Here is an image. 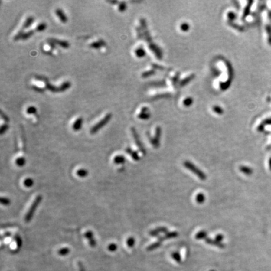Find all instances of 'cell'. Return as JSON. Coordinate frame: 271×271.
<instances>
[{"instance_id":"cell-32","label":"cell","mask_w":271,"mask_h":271,"mask_svg":"<svg viewBox=\"0 0 271 271\" xmlns=\"http://www.w3.org/2000/svg\"><path fill=\"white\" fill-rule=\"evenodd\" d=\"M23 34H24V33L23 31V30H20L18 33L16 34V35H15V37H13L14 40L17 41V40H20V38H22V37H23Z\"/></svg>"},{"instance_id":"cell-13","label":"cell","mask_w":271,"mask_h":271,"mask_svg":"<svg viewBox=\"0 0 271 271\" xmlns=\"http://www.w3.org/2000/svg\"><path fill=\"white\" fill-rule=\"evenodd\" d=\"M208 233L205 230H201L198 232L195 235V239L197 240H201V239H206L207 238Z\"/></svg>"},{"instance_id":"cell-16","label":"cell","mask_w":271,"mask_h":271,"mask_svg":"<svg viewBox=\"0 0 271 271\" xmlns=\"http://www.w3.org/2000/svg\"><path fill=\"white\" fill-rule=\"evenodd\" d=\"M196 201L198 203V204H202L205 201V196L203 193H198L195 198Z\"/></svg>"},{"instance_id":"cell-26","label":"cell","mask_w":271,"mask_h":271,"mask_svg":"<svg viewBox=\"0 0 271 271\" xmlns=\"http://www.w3.org/2000/svg\"><path fill=\"white\" fill-rule=\"evenodd\" d=\"M34 32H35V31H34V30H30V31H28L27 32L24 33V34L23 35V37H22V39L26 40V39L29 38L30 37H31L33 35Z\"/></svg>"},{"instance_id":"cell-23","label":"cell","mask_w":271,"mask_h":271,"mask_svg":"<svg viewBox=\"0 0 271 271\" xmlns=\"http://www.w3.org/2000/svg\"><path fill=\"white\" fill-rule=\"evenodd\" d=\"M46 28H47V24L45 23H41L37 25L35 30L37 31L40 32L44 31Z\"/></svg>"},{"instance_id":"cell-27","label":"cell","mask_w":271,"mask_h":271,"mask_svg":"<svg viewBox=\"0 0 271 271\" xmlns=\"http://www.w3.org/2000/svg\"><path fill=\"white\" fill-rule=\"evenodd\" d=\"M126 8H127L126 3L125 2H122L119 3V5H118V10H119V11H120V12H123V11H124L126 10Z\"/></svg>"},{"instance_id":"cell-22","label":"cell","mask_w":271,"mask_h":271,"mask_svg":"<svg viewBox=\"0 0 271 271\" xmlns=\"http://www.w3.org/2000/svg\"><path fill=\"white\" fill-rule=\"evenodd\" d=\"M26 163V160L23 157H19L16 159V164L18 166L22 167Z\"/></svg>"},{"instance_id":"cell-17","label":"cell","mask_w":271,"mask_h":271,"mask_svg":"<svg viewBox=\"0 0 271 271\" xmlns=\"http://www.w3.org/2000/svg\"><path fill=\"white\" fill-rule=\"evenodd\" d=\"M161 245H162V242H159V241L156 242H155L149 245V246L147 247V250H149V251L155 250V249L159 248L161 246Z\"/></svg>"},{"instance_id":"cell-34","label":"cell","mask_w":271,"mask_h":271,"mask_svg":"<svg viewBox=\"0 0 271 271\" xmlns=\"http://www.w3.org/2000/svg\"><path fill=\"white\" fill-rule=\"evenodd\" d=\"M8 128H9V126H8V125L7 124H3L1 126V128H0V134H1L2 135L5 134L6 132V131L8 130Z\"/></svg>"},{"instance_id":"cell-29","label":"cell","mask_w":271,"mask_h":271,"mask_svg":"<svg viewBox=\"0 0 271 271\" xmlns=\"http://www.w3.org/2000/svg\"><path fill=\"white\" fill-rule=\"evenodd\" d=\"M37 113V109L34 106H30L27 109V113L28 114H33Z\"/></svg>"},{"instance_id":"cell-4","label":"cell","mask_w":271,"mask_h":271,"mask_svg":"<svg viewBox=\"0 0 271 271\" xmlns=\"http://www.w3.org/2000/svg\"><path fill=\"white\" fill-rule=\"evenodd\" d=\"M131 132H132V136H133V138H134L136 145H137V146L139 148V151L142 152L143 155H146V150H145V148H144L141 141H140L139 137V136H138L136 131V129L132 128H131Z\"/></svg>"},{"instance_id":"cell-21","label":"cell","mask_w":271,"mask_h":271,"mask_svg":"<svg viewBox=\"0 0 271 271\" xmlns=\"http://www.w3.org/2000/svg\"><path fill=\"white\" fill-rule=\"evenodd\" d=\"M88 173H88V171L87 170V169H83V168L79 169H78L77 171V175L79 177H80V178H85V177H86V176H87Z\"/></svg>"},{"instance_id":"cell-33","label":"cell","mask_w":271,"mask_h":271,"mask_svg":"<svg viewBox=\"0 0 271 271\" xmlns=\"http://www.w3.org/2000/svg\"><path fill=\"white\" fill-rule=\"evenodd\" d=\"M14 238H15V240L16 242V243H17V245H18V247H21L22 242H21V239L20 236L18 234H15Z\"/></svg>"},{"instance_id":"cell-6","label":"cell","mask_w":271,"mask_h":271,"mask_svg":"<svg viewBox=\"0 0 271 271\" xmlns=\"http://www.w3.org/2000/svg\"><path fill=\"white\" fill-rule=\"evenodd\" d=\"M55 13H56L57 16H58L59 20H60V21L62 23H66L67 22V20H68L67 17L65 15V14L64 13L62 10L60 9V8H57V9L55 10Z\"/></svg>"},{"instance_id":"cell-18","label":"cell","mask_w":271,"mask_h":271,"mask_svg":"<svg viewBox=\"0 0 271 271\" xmlns=\"http://www.w3.org/2000/svg\"><path fill=\"white\" fill-rule=\"evenodd\" d=\"M45 86H46V88H47L48 90H49L50 91H51V92H59L58 87L54 86L53 85L50 84V83L49 82H46Z\"/></svg>"},{"instance_id":"cell-37","label":"cell","mask_w":271,"mask_h":271,"mask_svg":"<svg viewBox=\"0 0 271 271\" xmlns=\"http://www.w3.org/2000/svg\"><path fill=\"white\" fill-rule=\"evenodd\" d=\"M117 245H116V243H114L109 244V246H108V249H109V250L110 251H111V252H114V251H115V250L117 249Z\"/></svg>"},{"instance_id":"cell-41","label":"cell","mask_w":271,"mask_h":271,"mask_svg":"<svg viewBox=\"0 0 271 271\" xmlns=\"http://www.w3.org/2000/svg\"><path fill=\"white\" fill-rule=\"evenodd\" d=\"M1 116H2V117L3 119V120H4L5 122H8V121H9V119H8V117H7V116H6V114H5L3 113V112L2 111H1Z\"/></svg>"},{"instance_id":"cell-40","label":"cell","mask_w":271,"mask_h":271,"mask_svg":"<svg viewBox=\"0 0 271 271\" xmlns=\"http://www.w3.org/2000/svg\"><path fill=\"white\" fill-rule=\"evenodd\" d=\"M16 226H15V224H2V228H10V227H15Z\"/></svg>"},{"instance_id":"cell-3","label":"cell","mask_w":271,"mask_h":271,"mask_svg":"<svg viewBox=\"0 0 271 271\" xmlns=\"http://www.w3.org/2000/svg\"><path fill=\"white\" fill-rule=\"evenodd\" d=\"M111 118H112V114L111 113L107 114L99 122H98L96 124H95L92 127L90 131V133L92 134L97 133L100 129L103 128L105 125H106L109 122V121L111 120Z\"/></svg>"},{"instance_id":"cell-42","label":"cell","mask_w":271,"mask_h":271,"mask_svg":"<svg viewBox=\"0 0 271 271\" xmlns=\"http://www.w3.org/2000/svg\"><path fill=\"white\" fill-rule=\"evenodd\" d=\"M33 88L34 89H35V90H37V91H38V92H44V89L40 88V87H37V86H33Z\"/></svg>"},{"instance_id":"cell-12","label":"cell","mask_w":271,"mask_h":271,"mask_svg":"<svg viewBox=\"0 0 271 271\" xmlns=\"http://www.w3.org/2000/svg\"><path fill=\"white\" fill-rule=\"evenodd\" d=\"M126 162V158L122 155H117L114 158V163L117 165H122Z\"/></svg>"},{"instance_id":"cell-28","label":"cell","mask_w":271,"mask_h":271,"mask_svg":"<svg viewBox=\"0 0 271 271\" xmlns=\"http://www.w3.org/2000/svg\"><path fill=\"white\" fill-rule=\"evenodd\" d=\"M155 230H156V231L158 232L159 233H163L166 234V233L168 232V228H166V227H158V228H155Z\"/></svg>"},{"instance_id":"cell-38","label":"cell","mask_w":271,"mask_h":271,"mask_svg":"<svg viewBox=\"0 0 271 271\" xmlns=\"http://www.w3.org/2000/svg\"><path fill=\"white\" fill-rule=\"evenodd\" d=\"M224 239V235H223L222 234L219 233V234H217V235L215 236V240H217V241H218V242H222L223 241Z\"/></svg>"},{"instance_id":"cell-5","label":"cell","mask_w":271,"mask_h":271,"mask_svg":"<svg viewBox=\"0 0 271 271\" xmlns=\"http://www.w3.org/2000/svg\"><path fill=\"white\" fill-rule=\"evenodd\" d=\"M205 241L207 243H208L209 245H214V246L218 247L220 249L225 248V245L224 243H222V242H219L215 240H213V239H211L210 238H208V237L206 239H205Z\"/></svg>"},{"instance_id":"cell-2","label":"cell","mask_w":271,"mask_h":271,"mask_svg":"<svg viewBox=\"0 0 271 271\" xmlns=\"http://www.w3.org/2000/svg\"><path fill=\"white\" fill-rule=\"evenodd\" d=\"M41 200H42V197L41 195H38L35 198V199L34 200V201L31 203V205L28 211H27V214L25 215V217H24V221H25V222L28 223V222H30L31 221L33 217V215H34V214H35V211H36V210H37V207L38 206V205L40 204V202L41 201Z\"/></svg>"},{"instance_id":"cell-25","label":"cell","mask_w":271,"mask_h":271,"mask_svg":"<svg viewBox=\"0 0 271 271\" xmlns=\"http://www.w3.org/2000/svg\"><path fill=\"white\" fill-rule=\"evenodd\" d=\"M135 54H136V56L138 57L141 58V57L145 56V51H144V50L142 48H139L136 50Z\"/></svg>"},{"instance_id":"cell-14","label":"cell","mask_w":271,"mask_h":271,"mask_svg":"<svg viewBox=\"0 0 271 271\" xmlns=\"http://www.w3.org/2000/svg\"><path fill=\"white\" fill-rule=\"evenodd\" d=\"M71 86V83L69 81L65 82L64 83H62L60 87H58V90L59 92H64L66 90H67L68 89H69Z\"/></svg>"},{"instance_id":"cell-9","label":"cell","mask_w":271,"mask_h":271,"mask_svg":"<svg viewBox=\"0 0 271 271\" xmlns=\"http://www.w3.org/2000/svg\"><path fill=\"white\" fill-rule=\"evenodd\" d=\"M83 123V119L82 117H79L74 122L72 128L75 131H78L82 128V126Z\"/></svg>"},{"instance_id":"cell-10","label":"cell","mask_w":271,"mask_h":271,"mask_svg":"<svg viewBox=\"0 0 271 271\" xmlns=\"http://www.w3.org/2000/svg\"><path fill=\"white\" fill-rule=\"evenodd\" d=\"M126 151L128 154H129L132 158L135 160V161H138L139 160V156L138 154V152L136 151H133L132 149H131L130 148H127L126 149Z\"/></svg>"},{"instance_id":"cell-36","label":"cell","mask_w":271,"mask_h":271,"mask_svg":"<svg viewBox=\"0 0 271 271\" xmlns=\"http://www.w3.org/2000/svg\"><path fill=\"white\" fill-rule=\"evenodd\" d=\"M69 249H68V248H67V247H65V248H62V249H60V250H59V251H58V253L59 254H60V255H62V256H64V255H67V253H69Z\"/></svg>"},{"instance_id":"cell-7","label":"cell","mask_w":271,"mask_h":271,"mask_svg":"<svg viewBox=\"0 0 271 271\" xmlns=\"http://www.w3.org/2000/svg\"><path fill=\"white\" fill-rule=\"evenodd\" d=\"M85 237H86L87 239L88 240L91 247H94L96 246V241L94 238V234H93V233L91 231H87L86 233H85Z\"/></svg>"},{"instance_id":"cell-8","label":"cell","mask_w":271,"mask_h":271,"mask_svg":"<svg viewBox=\"0 0 271 271\" xmlns=\"http://www.w3.org/2000/svg\"><path fill=\"white\" fill-rule=\"evenodd\" d=\"M50 41H53L55 44H57L59 46H60L61 47L64 48H69L70 45L69 44V42L67 41H64V40H57V39H54V38H52L50 40Z\"/></svg>"},{"instance_id":"cell-39","label":"cell","mask_w":271,"mask_h":271,"mask_svg":"<svg viewBox=\"0 0 271 271\" xmlns=\"http://www.w3.org/2000/svg\"><path fill=\"white\" fill-rule=\"evenodd\" d=\"M149 235H150L151 236H152V237H159V234L158 232L156 231L155 229L151 230V231L149 232Z\"/></svg>"},{"instance_id":"cell-1","label":"cell","mask_w":271,"mask_h":271,"mask_svg":"<svg viewBox=\"0 0 271 271\" xmlns=\"http://www.w3.org/2000/svg\"><path fill=\"white\" fill-rule=\"evenodd\" d=\"M183 166L191 172H192L194 175H195L200 180L204 181L207 179V175L197 166H196L191 162H189V161H185V162H184Z\"/></svg>"},{"instance_id":"cell-11","label":"cell","mask_w":271,"mask_h":271,"mask_svg":"<svg viewBox=\"0 0 271 271\" xmlns=\"http://www.w3.org/2000/svg\"><path fill=\"white\" fill-rule=\"evenodd\" d=\"M179 235L178 232H177L176 231H173V232H168V233H166V234H165V235L163 236L164 239L166 240V239H173V238H176Z\"/></svg>"},{"instance_id":"cell-24","label":"cell","mask_w":271,"mask_h":271,"mask_svg":"<svg viewBox=\"0 0 271 271\" xmlns=\"http://www.w3.org/2000/svg\"><path fill=\"white\" fill-rule=\"evenodd\" d=\"M33 183H34L33 180L31 178H28L25 179L23 181V184H24V186H26V187H28V188L31 187V186L33 185Z\"/></svg>"},{"instance_id":"cell-44","label":"cell","mask_w":271,"mask_h":271,"mask_svg":"<svg viewBox=\"0 0 271 271\" xmlns=\"http://www.w3.org/2000/svg\"><path fill=\"white\" fill-rule=\"evenodd\" d=\"M109 2L111 3H113V4H117V3H118V2H117V1H110Z\"/></svg>"},{"instance_id":"cell-31","label":"cell","mask_w":271,"mask_h":271,"mask_svg":"<svg viewBox=\"0 0 271 271\" xmlns=\"http://www.w3.org/2000/svg\"><path fill=\"white\" fill-rule=\"evenodd\" d=\"M134 243H135V239L134 237H129V238L128 239V240H127V244H128L129 247H131V248L134 245Z\"/></svg>"},{"instance_id":"cell-35","label":"cell","mask_w":271,"mask_h":271,"mask_svg":"<svg viewBox=\"0 0 271 271\" xmlns=\"http://www.w3.org/2000/svg\"><path fill=\"white\" fill-rule=\"evenodd\" d=\"M0 201H1V203L2 205H5V206L8 205L10 203V200L6 197H2Z\"/></svg>"},{"instance_id":"cell-30","label":"cell","mask_w":271,"mask_h":271,"mask_svg":"<svg viewBox=\"0 0 271 271\" xmlns=\"http://www.w3.org/2000/svg\"><path fill=\"white\" fill-rule=\"evenodd\" d=\"M102 46L101 45V44L100 43V41H94V42H92V43L90 45V47H91V48H95V49H99V48H100Z\"/></svg>"},{"instance_id":"cell-15","label":"cell","mask_w":271,"mask_h":271,"mask_svg":"<svg viewBox=\"0 0 271 271\" xmlns=\"http://www.w3.org/2000/svg\"><path fill=\"white\" fill-rule=\"evenodd\" d=\"M34 21V18L33 16H29L27 18L26 21H24V23H23V29H27L28 28H29L31 24L33 23Z\"/></svg>"},{"instance_id":"cell-19","label":"cell","mask_w":271,"mask_h":271,"mask_svg":"<svg viewBox=\"0 0 271 271\" xmlns=\"http://www.w3.org/2000/svg\"><path fill=\"white\" fill-rule=\"evenodd\" d=\"M239 169L241 172L243 173L245 175H250L252 173V169H250V168H249L247 166H241L239 167Z\"/></svg>"},{"instance_id":"cell-20","label":"cell","mask_w":271,"mask_h":271,"mask_svg":"<svg viewBox=\"0 0 271 271\" xmlns=\"http://www.w3.org/2000/svg\"><path fill=\"white\" fill-rule=\"evenodd\" d=\"M171 257L176 262H178V263H181V256L178 252H173L171 253Z\"/></svg>"},{"instance_id":"cell-43","label":"cell","mask_w":271,"mask_h":271,"mask_svg":"<svg viewBox=\"0 0 271 271\" xmlns=\"http://www.w3.org/2000/svg\"><path fill=\"white\" fill-rule=\"evenodd\" d=\"M11 233L10 232H6V233H5L3 235H2V239H3V237H10V236H11Z\"/></svg>"}]
</instances>
